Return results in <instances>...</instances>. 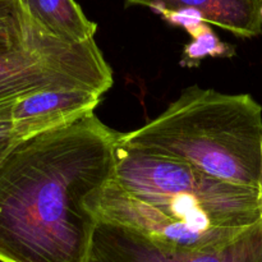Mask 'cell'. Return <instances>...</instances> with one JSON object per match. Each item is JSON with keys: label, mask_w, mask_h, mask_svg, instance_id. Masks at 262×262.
Here are the masks:
<instances>
[{"label": "cell", "mask_w": 262, "mask_h": 262, "mask_svg": "<svg viewBox=\"0 0 262 262\" xmlns=\"http://www.w3.org/2000/svg\"><path fill=\"white\" fill-rule=\"evenodd\" d=\"M118 132L94 113L18 141L0 164V262H87Z\"/></svg>", "instance_id": "6da1fadb"}, {"label": "cell", "mask_w": 262, "mask_h": 262, "mask_svg": "<svg viewBox=\"0 0 262 262\" xmlns=\"http://www.w3.org/2000/svg\"><path fill=\"white\" fill-rule=\"evenodd\" d=\"M86 207L100 222L187 251L225 247L261 222L260 189L219 181L184 161L129 147L118 137L113 178L87 197Z\"/></svg>", "instance_id": "7a4b0ae2"}, {"label": "cell", "mask_w": 262, "mask_h": 262, "mask_svg": "<svg viewBox=\"0 0 262 262\" xmlns=\"http://www.w3.org/2000/svg\"><path fill=\"white\" fill-rule=\"evenodd\" d=\"M118 138L132 148L184 161L219 181L261 187L262 107L250 95L192 86L158 118Z\"/></svg>", "instance_id": "3957f363"}, {"label": "cell", "mask_w": 262, "mask_h": 262, "mask_svg": "<svg viewBox=\"0 0 262 262\" xmlns=\"http://www.w3.org/2000/svg\"><path fill=\"white\" fill-rule=\"evenodd\" d=\"M87 262H262V220L239 239L211 251L164 247L129 228L97 220Z\"/></svg>", "instance_id": "277c9868"}, {"label": "cell", "mask_w": 262, "mask_h": 262, "mask_svg": "<svg viewBox=\"0 0 262 262\" xmlns=\"http://www.w3.org/2000/svg\"><path fill=\"white\" fill-rule=\"evenodd\" d=\"M100 101L101 95L83 89L36 92L13 105V129L23 140L94 113Z\"/></svg>", "instance_id": "5b68a950"}, {"label": "cell", "mask_w": 262, "mask_h": 262, "mask_svg": "<svg viewBox=\"0 0 262 262\" xmlns=\"http://www.w3.org/2000/svg\"><path fill=\"white\" fill-rule=\"evenodd\" d=\"M125 7L140 5L158 13L191 10L209 25L239 37H256L262 32V0H124Z\"/></svg>", "instance_id": "8992f818"}, {"label": "cell", "mask_w": 262, "mask_h": 262, "mask_svg": "<svg viewBox=\"0 0 262 262\" xmlns=\"http://www.w3.org/2000/svg\"><path fill=\"white\" fill-rule=\"evenodd\" d=\"M25 14L40 30L68 43L94 38L97 25L74 0H18Z\"/></svg>", "instance_id": "52a82bcc"}, {"label": "cell", "mask_w": 262, "mask_h": 262, "mask_svg": "<svg viewBox=\"0 0 262 262\" xmlns=\"http://www.w3.org/2000/svg\"><path fill=\"white\" fill-rule=\"evenodd\" d=\"M187 32L192 36V42L186 45L182 55L181 64L183 67H197L206 56H230L234 55L235 49L227 42L220 41L216 33L210 28L209 23L200 22L188 28Z\"/></svg>", "instance_id": "ba28073f"}, {"label": "cell", "mask_w": 262, "mask_h": 262, "mask_svg": "<svg viewBox=\"0 0 262 262\" xmlns=\"http://www.w3.org/2000/svg\"><path fill=\"white\" fill-rule=\"evenodd\" d=\"M81 89L68 82L49 77H10L0 78V105L14 104L18 100L46 90ZM84 90V89H83Z\"/></svg>", "instance_id": "9c48e42d"}, {"label": "cell", "mask_w": 262, "mask_h": 262, "mask_svg": "<svg viewBox=\"0 0 262 262\" xmlns=\"http://www.w3.org/2000/svg\"><path fill=\"white\" fill-rule=\"evenodd\" d=\"M27 22L18 0H0V32L22 30Z\"/></svg>", "instance_id": "30bf717a"}, {"label": "cell", "mask_w": 262, "mask_h": 262, "mask_svg": "<svg viewBox=\"0 0 262 262\" xmlns=\"http://www.w3.org/2000/svg\"><path fill=\"white\" fill-rule=\"evenodd\" d=\"M14 104L0 105V164L12 150L13 146L20 141L13 129L12 109Z\"/></svg>", "instance_id": "8fae6325"}, {"label": "cell", "mask_w": 262, "mask_h": 262, "mask_svg": "<svg viewBox=\"0 0 262 262\" xmlns=\"http://www.w3.org/2000/svg\"><path fill=\"white\" fill-rule=\"evenodd\" d=\"M260 201H261V220H262V182L260 187Z\"/></svg>", "instance_id": "7c38bea8"}]
</instances>
